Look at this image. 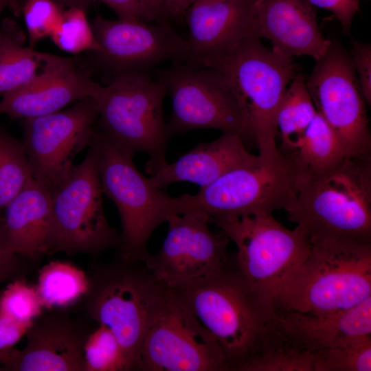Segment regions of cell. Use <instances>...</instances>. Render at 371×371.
<instances>
[{
	"mask_svg": "<svg viewBox=\"0 0 371 371\" xmlns=\"http://www.w3.org/2000/svg\"><path fill=\"white\" fill-rule=\"evenodd\" d=\"M30 325L0 315V359L25 335Z\"/></svg>",
	"mask_w": 371,
	"mask_h": 371,
	"instance_id": "obj_38",
	"label": "cell"
},
{
	"mask_svg": "<svg viewBox=\"0 0 371 371\" xmlns=\"http://www.w3.org/2000/svg\"><path fill=\"white\" fill-rule=\"evenodd\" d=\"M284 210L311 244L371 242L370 155L345 157L331 168L307 172L297 196Z\"/></svg>",
	"mask_w": 371,
	"mask_h": 371,
	"instance_id": "obj_2",
	"label": "cell"
},
{
	"mask_svg": "<svg viewBox=\"0 0 371 371\" xmlns=\"http://www.w3.org/2000/svg\"><path fill=\"white\" fill-rule=\"evenodd\" d=\"M102 194L96 155L89 144L84 160L74 165L52 194L53 254L95 257L119 247L120 234L105 216Z\"/></svg>",
	"mask_w": 371,
	"mask_h": 371,
	"instance_id": "obj_10",
	"label": "cell"
},
{
	"mask_svg": "<svg viewBox=\"0 0 371 371\" xmlns=\"http://www.w3.org/2000/svg\"><path fill=\"white\" fill-rule=\"evenodd\" d=\"M305 82L317 112L337 136L346 157L370 155L366 100L350 55L339 42L331 40Z\"/></svg>",
	"mask_w": 371,
	"mask_h": 371,
	"instance_id": "obj_12",
	"label": "cell"
},
{
	"mask_svg": "<svg viewBox=\"0 0 371 371\" xmlns=\"http://www.w3.org/2000/svg\"><path fill=\"white\" fill-rule=\"evenodd\" d=\"M257 156L247 150L240 136L223 133L214 141L199 144L175 162L166 163L149 179L161 189L179 181L203 188L233 169L252 164Z\"/></svg>",
	"mask_w": 371,
	"mask_h": 371,
	"instance_id": "obj_22",
	"label": "cell"
},
{
	"mask_svg": "<svg viewBox=\"0 0 371 371\" xmlns=\"http://www.w3.org/2000/svg\"><path fill=\"white\" fill-rule=\"evenodd\" d=\"M211 223L236 246L234 256L243 275L273 301L312 247L299 227L289 229L270 213H249Z\"/></svg>",
	"mask_w": 371,
	"mask_h": 371,
	"instance_id": "obj_9",
	"label": "cell"
},
{
	"mask_svg": "<svg viewBox=\"0 0 371 371\" xmlns=\"http://www.w3.org/2000/svg\"><path fill=\"white\" fill-rule=\"evenodd\" d=\"M223 0H195L194 2H203V3H210V2H216Z\"/></svg>",
	"mask_w": 371,
	"mask_h": 371,
	"instance_id": "obj_45",
	"label": "cell"
},
{
	"mask_svg": "<svg viewBox=\"0 0 371 371\" xmlns=\"http://www.w3.org/2000/svg\"><path fill=\"white\" fill-rule=\"evenodd\" d=\"M101 86L74 60L38 81L3 95L0 114L21 120L48 115L85 98H95Z\"/></svg>",
	"mask_w": 371,
	"mask_h": 371,
	"instance_id": "obj_21",
	"label": "cell"
},
{
	"mask_svg": "<svg viewBox=\"0 0 371 371\" xmlns=\"http://www.w3.org/2000/svg\"><path fill=\"white\" fill-rule=\"evenodd\" d=\"M29 261L18 255L0 253V284L24 277Z\"/></svg>",
	"mask_w": 371,
	"mask_h": 371,
	"instance_id": "obj_39",
	"label": "cell"
},
{
	"mask_svg": "<svg viewBox=\"0 0 371 371\" xmlns=\"http://www.w3.org/2000/svg\"><path fill=\"white\" fill-rule=\"evenodd\" d=\"M371 297V242L326 240L311 251L277 293L280 312L325 315Z\"/></svg>",
	"mask_w": 371,
	"mask_h": 371,
	"instance_id": "obj_4",
	"label": "cell"
},
{
	"mask_svg": "<svg viewBox=\"0 0 371 371\" xmlns=\"http://www.w3.org/2000/svg\"><path fill=\"white\" fill-rule=\"evenodd\" d=\"M164 85L149 73L113 74L95 97L100 133L129 150L146 153L145 170L153 174L165 165L169 135L164 115Z\"/></svg>",
	"mask_w": 371,
	"mask_h": 371,
	"instance_id": "obj_8",
	"label": "cell"
},
{
	"mask_svg": "<svg viewBox=\"0 0 371 371\" xmlns=\"http://www.w3.org/2000/svg\"><path fill=\"white\" fill-rule=\"evenodd\" d=\"M61 50L69 54L97 53L100 51L86 10L70 7L64 10L61 21L50 36Z\"/></svg>",
	"mask_w": 371,
	"mask_h": 371,
	"instance_id": "obj_31",
	"label": "cell"
},
{
	"mask_svg": "<svg viewBox=\"0 0 371 371\" xmlns=\"http://www.w3.org/2000/svg\"><path fill=\"white\" fill-rule=\"evenodd\" d=\"M294 153L308 172L331 168L346 157L337 136L318 113Z\"/></svg>",
	"mask_w": 371,
	"mask_h": 371,
	"instance_id": "obj_28",
	"label": "cell"
},
{
	"mask_svg": "<svg viewBox=\"0 0 371 371\" xmlns=\"http://www.w3.org/2000/svg\"><path fill=\"white\" fill-rule=\"evenodd\" d=\"M252 19L254 35L291 58L308 56L316 61L331 43L322 35L307 0H253Z\"/></svg>",
	"mask_w": 371,
	"mask_h": 371,
	"instance_id": "obj_19",
	"label": "cell"
},
{
	"mask_svg": "<svg viewBox=\"0 0 371 371\" xmlns=\"http://www.w3.org/2000/svg\"><path fill=\"white\" fill-rule=\"evenodd\" d=\"M306 78L297 74L289 85L277 115L278 137L280 151L295 153L317 114L305 82Z\"/></svg>",
	"mask_w": 371,
	"mask_h": 371,
	"instance_id": "obj_27",
	"label": "cell"
},
{
	"mask_svg": "<svg viewBox=\"0 0 371 371\" xmlns=\"http://www.w3.org/2000/svg\"><path fill=\"white\" fill-rule=\"evenodd\" d=\"M276 322L290 339L313 353L371 335V297L351 308L330 315L277 311Z\"/></svg>",
	"mask_w": 371,
	"mask_h": 371,
	"instance_id": "obj_23",
	"label": "cell"
},
{
	"mask_svg": "<svg viewBox=\"0 0 371 371\" xmlns=\"http://www.w3.org/2000/svg\"><path fill=\"white\" fill-rule=\"evenodd\" d=\"M166 237L159 250L144 260L155 278L169 289L203 278L224 266L230 242L210 227V218L199 212L174 214L167 221Z\"/></svg>",
	"mask_w": 371,
	"mask_h": 371,
	"instance_id": "obj_15",
	"label": "cell"
},
{
	"mask_svg": "<svg viewBox=\"0 0 371 371\" xmlns=\"http://www.w3.org/2000/svg\"><path fill=\"white\" fill-rule=\"evenodd\" d=\"M314 371H370L371 335L313 353Z\"/></svg>",
	"mask_w": 371,
	"mask_h": 371,
	"instance_id": "obj_30",
	"label": "cell"
},
{
	"mask_svg": "<svg viewBox=\"0 0 371 371\" xmlns=\"http://www.w3.org/2000/svg\"><path fill=\"white\" fill-rule=\"evenodd\" d=\"M20 12L23 16L30 47L50 37L58 27L63 7L53 0H21Z\"/></svg>",
	"mask_w": 371,
	"mask_h": 371,
	"instance_id": "obj_34",
	"label": "cell"
},
{
	"mask_svg": "<svg viewBox=\"0 0 371 371\" xmlns=\"http://www.w3.org/2000/svg\"><path fill=\"white\" fill-rule=\"evenodd\" d=\"M63 8L78 7L84 10H87L91 0H53Z\"/></svg>",
	"mask_w": 371,
	"mask_h": 371,
	"instance_id": "obj_41",
	"label": "cell"
},
{
	"mask_svg": "<svg viewBox=\"0 0 371 371\" xmlns=\"http://www.w3.org/2000/svg\"><path fill=\"white\" fill-rule=\"evenodd\" d=\"M169 289L144 262L117 254L95 266L81 302L87 319L108 327L117 339L128 371L137 370L144 339L163 310Z\"/></svg>",
	"mask_w": 371,
	"mask_h": 371,
	"instance_id": "obj_3",
	"label": "cell"
},
{
	"mask_svg": "<svg viewBox=\"0 0 371 371\" xmlns=\"http://www.w3.org/2000/svg\"><path fill=\"white\" fill-rule=\"evenodd\" d=\"M170 290L219 343L229 370L238 371L277 315L273 300L248 280L234 256L214 272Z\"/></svg>",
	"mask_w": 371,
	"mask_h": 371,
	"instance_id": "obj_1",
	"label": "cell"
},
{
	"mask_svg": "<svg viewBox=\"0 0 371 371\" xmlns=\"http://www.w3.org/2000/svg\"><path fill=\"white\" fill-rule=\"evenodd\" d=\"M43 312L26 332L25 348L0 359L2 370L85 371L84 345L93 330L64 309Z\"/></svg>",
	"mask_w": 371,
	"mask_h": 371,
	"instance_id": "obj_17",
	"label": "cell"
},
{
	"mask_svg": "<svg viewBox=\"0 0 371 371\" xmlns=\"http://www.w3.org/2000/svg\"><path fill=\"white\" fill-rule=\"evenodd\" d=\"M93 148L102 193L115 205L121 221L117 254L132 261L148 258L153 232L174 214L175 197L154 186L136 168L134 153L95 131Z\"/></svg>",
	"mask_w": 371,
	"mask_h": 371,
	"instance_id": "obj_7",
	"label": "cell"
},
{
	"mask_svg": "<svg viewBox=\"0 0 371 371\" xmlns=\"http://www.w3.org/2000/svg\"><path fill=\"white\" fill-rule=\"evenodd\" d=\"M98 107L94 97L71 108L22 120V144L32 177L52 194L65 181L76 156L89 146Z\"/></svg>",
	"mask_w": 371,
	"mask_h": 371,
	"instance_id": "obj_14",
	"label": "cell"
},
{
	"mask_svg": "<svg viewBox=\"0 0 371 371\" xmlns=\"http://www.w3.org/2000/svg\"><path fill=\"white\" fill-rule=\"evenodd\" d=\"M96 16L92 28L100 47L94 53L113 74L137 71L149 73L164 62L183 63L186 38L164 23Z\"/></svg>",
	"mask_w": 371,
	"mask_h": 371,
	"instance_id": "obj_16",
	"label": "cell"
},
{
	"mask_svg": "<svg viewBox=\"0 0 371 371\" xmlns=\"http://www.w3.org/2000/svg\"><path fill=\"white\" fill-rule=\"evenodd\" d=\"M85 371H128L123 350L113 332L97 324L84 345Z\"/></svg>",
	"mask_w": 371,
	"mask_h": 371,
	"instance_id": "obj_32",
	"label": "cell"
},
{
	"mask_svg": "<svg viewBox=\"0 0 371 371\" xmlns=\"http://www.w3.org/2000/svg\"><path fill=\"white\" fill-rule=\"evenodd\" d=\"M9 8L13 11L15 15L20 14V4L19 0H9Z\"/></svg>",
	"mask_w": 371,
	"mask_h": 371,
	"instance_id": "obj_43",
	"label": "cell"
},
{
	"mask_svg": "<svg viewBox=\"0 0 371 371\" xmlns=\"http://www.w3.org/2000/svg\"><path fill=\"white\" fill-rule=\"evenodd\" d=\"M99 1L109 6L120 19L152 21L158 20L144 0H91Z\"/></svg>",
	"mask_w": 371,
	"mask_h": 371,
	"instance_id": "obj_36",
	"label": "cell"
},
{
	"mask_svg": "<svg viewBox=\"0 0 371 371\" xmlns=\"http://www.w3.org/2000/svg\"><path fill=\"white\" fill-rule=\"evenodd\" d=\"M352 64L363 96L367 104L371 103V45L368 43L352 41Z\"/></svg>",
	"mask_w": 371,
	"mask_h": 371,
	"instance_id": "obj_35",
	"label": "cell"
},
{
	"mask_svg": "<svg viewBox=\"0 0 371 371\" xmlns=\"http://www.w3.org/2000/svg\"><path fill=\"white\" fill-rule=\"evenodd\" d=\"M205 67L216 70L231 88L258 154L278 153L277 115L286 90L297 75L293 58L269 49L259 38L251 36Z\"/></svg>",
	"mask_w": 371,
	"mask_h": 371,
	"instance_id": "obj_6",
	"label": "cell"
},
{
	"mask_svg": "<svg viewBox=\"0 0 371 371\" xmlns=\"http://www.w3.org/2000/svg\"><path fill=\"white\" fill-rule=\"evenodd\" d=\"M172 100L166 123L169 136L214 128L251 139L242 109L231 88L214 69L172 63L156 71Z\"/></svg>",
	"mask_w": 371,
	"mask_h": 371,
	"instance_id": "obj_11",
	"label": "cell"
},
{
	"mask_svg": "<svg viewBox=\"0 0 371 371\" xmlns=\"http://www.w3.org/2000/svg\"><path fill=\"white\" fill-rule=\"evenodd\" d=\"M307 171L294 153L258 155L251 164L233 169L195 194L175 197L177 214L199 212L218 218L284 210L297 196Z\"/></svg>",
	"mask_w": 371,
	"mask_h": 371,
	"instance_id": "obj_5",
	"label": "cell"
},
{
	"mask_svg": "<svg viewBox=\"0 0 371 371\" xmlns=\"http://www.w3.org/2000/svg\"><path fill=\"white\" fill-rule=\"evenodd\" d=\"M307 1L312 5L330 11L340 22L344 32H350L354 17L359 10L360 0Z\"/></svg>",
	"mask_w": 371,
	"mask_h": 371,
	"instance_id": "obj_37",
	"label": "cell"
},
{
	"mask_svg": "<svg viewBox=\"0 0 371 371\" xmlns=\"http://www.w3.org/2000/svg\"><path fill=\"white\" fill-rule=\"evenodd\" d=\"M194 1L195 0H162L163 13L175 18L182 17Z\"/></svg>",
	"mask_w": 371,
	"mask_h": 371,
	"instance_id": "obj_40",
	"label": "cell"
},
{
	"mask_svg": "<svg viewBox=\"0 0 371 371\" xmlns=\"http://www.w3.org/2000/svg\"><path fill=\"white\" fill-rule=\"evenodd\" d=\"M43 310L36 286L24 277L12 280L0 294V315L16 322L31 324Z\"/></svg>",
	"mask_w": 371,
	"mask_h": 371,
	"instance_id": "obj_33",
	"label": "cell"
},
{
	"mask_svg": "<svg viewBox=\"0 0 371 371\" xmlns=\"http://www.w3.org/2000/svg\"><path fill=\"white\" fill-rule=\"evenodd\" d=\"M31 177L22 142L0 126V219L2 210Z\"/></svg>",
	"mask_w": 371,
	"mask_h": 371,
	"instance_id": "obj_29",
	"label": "cell"
},
{
	"mask_svg": "<svg viewBox=\"0 0 371 371\" xmlns=\"http://www.w3.org/2000/svg\"><path fill=\"white\" fill-rule=\"evenodd\" d=\"M9 0H0V14L5 7H9Z\"/></svg>",
	"mask_w": 371,
	"mask_h": 371,
	"instance_id": "obj_44",
	"label": "cell"
},
{
	"mask_svg": "<svg viewBox=\"0 0 371 371\" xmlns=\"http://www.w3.org/2000/svg\"><path fill=\"white\" fill-rule=\"evenodd\" d=\"M137 370L226 371L229 368L217 340L169 289L163 310L144 339Z\"/></svg>",
	"mask_w": 371,
	"mask_h": 371,
	"instance_id": "obj_13",
	"label": "cell"
},
{
	"mask_svg": "<svg viewBox=\"0 0 371 371\" xmlns=\"http://www.w3.org/2000/svg\"><path fill=\"white\" fill-rule=\"evenodd\" d=\"M185 16L188 36L183 64L192 67H205L232 51L245 38L255 36L253 0L194 2Z\"/></svg>",
	"mask_w": 371,
	"mask_h": 371,
	"instance_id": "obj_18",
	"label": "cell"
},
{
	"mask_svg": "<svg viewBox=\"0 0 371 371\" xmlns=\"http://www.w3.org/2000/svg\"><path fill=\"white\" fill-rule=\"evenodd\" d=\"M36 289L44 309H65L82 300L89 275L66 261H51L39 271Z\"/></svg>",
	"mask_w": 371,
	"mask_h": 371,
	"instance_id": "obj_26",
	"label": "cell"
},
{
	"mask_svg": "<svg viewBox=\"0 0 371 371\" xmlns=\"http://www.w3.org/2000/svg\"><path fill=\"white\" fill-rule=\"evenodd\" d=\"M276 319L260 337L238 371H314L313 352L285 335Z\"/></svg>",
	"mask_w": 371,
	"mask_h": 371,
	"instance_id": "obj_25",
	"label": "cell"
},
{
	"mask_svg": "<svg viewBox=\"0 0 371 371\" xmlns=\"http://www.w3.org/2000/svg\"><path fill=\"white\" fill-rule=\"evenodd\" d=\"M53 243L52 194L31 177L0 219V253L36 262L53 254Z\"/></svg>",
	"mask_w": 371,
	"mask_h": 371,
	"instance_id": "obj_20",
	"label": "cell"
},
{
	"mask_svg": "<svg viewBox=\"0 0 371 371\" xmlns=\"http://www.w3.org/2000/svg\"><path fill=\"white\" fill-rule=\"evenodd\" d=\"M74 60L23 45L14 23L0 26V95L30 85L67 67Z\"/></svg>",
	"mask_w": 371,
	"mask_h": 371,
	"instance_id": "obj_24",
	"label": "cell"
},
{
	"mask_svg": "<svg viewBox=\"0 0 371 371\" xmlns=\"http://www.w3.org/2000/svg\"><path fill=\"white\" fill-rule=\"evenodd\" d=\"M148 8L159 19L163 14L162 0H144Z\"/></svg>",
	"mask_w": 371,
	"mask_h": 371,
	"instance_id": "obj_42",
	"label": "cell"
}]
</instances>
